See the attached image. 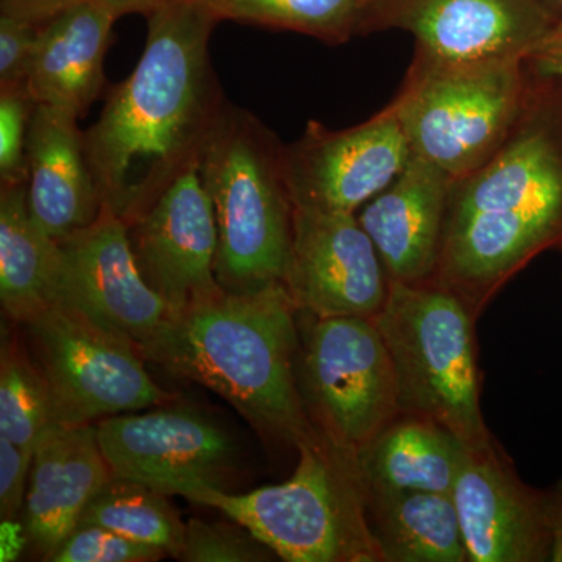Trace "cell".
<instances>
[{"label":"cell","mask_w":562,"mask_h":562,"mask_svg":"<svg viewBox=\"0 0 562 562\" xmlns=\"http://www.w3.org/2000/svg\"><path fill=\"white\" fill-rule=\"evenodd\" d=\"M139 350L216 392L268 441L297 450L316 435L297 383L299 310L284 284L171 312Z\"/></svg>","instance_id":"3"},{"label":"cell","mask_w":562,"mask_h":562,"mask_svg":"<svg viewBox=\"0 0 562 562\" xmlns=\"http://www.w3.org/2000/svg\"><path fill=\"white\" fill-rule=\"evenodd\" d=\"M528 81L525 58L462 65L414 58L391 105L413 155L458 179L502 146L522 111Z\"/></svg>","instance_id":"7"},{"label":"cell","mask_w":562,"mask_h":562,"mask_svg":"<svg viewBox=\"0 0 562 562\" xmlns=\"http://www.w3.org/2000/svg\"><path fill=\"white\" fill-rule=\"evenodd\" d=\"M297 383L314 428L353 452L401 414L375 317L299 312Z\"/></svg>","instance_id":"9"},{"label":"cell","mask_w":562,"mask_h":562,"mask_svg":"<svg viewBox=\"0 0 562 562\" xmlns=\"http://www.w3.org/2000/svg\"><path fill=\"white\" fill-rule=\"evenodd\" d=\"M41 29L31 22L0 16V88L27 85Z\"/></svg>","instance_id":"30"},{"label":"cell","mask_w":562,"mask_h":562,"mask_svg":"<svg viewBox=\"0 0 562 562\" xmlns=\"http://www.w3.org/2000/svg\"><path fill=\"white\" fill-rule=\"evenodd\" d=\"M27 85L0 88V187L27 183V136L33 110Z\"/></svg>","instance_id":"29"},{"label":"cell","mask_w":562,"mask_h":562,"mask_svg":"<svg viewBox=\"0 0 562 562\" xmlns=\"http://www.w3.org/2000/svg\"><path fill=\"white\" fill-rule=\"evenodd\" d=\"M528 66L543 76L562 80V21H557L546 38L527 57Z\"/></svg>","instance_id":"33"},{"label":"cell","mask_w":562,"mask_h":562,"mask_svg":"<svg viewBox=\"0 0 562 562\" xmlns=\"http://www.w3.org/2000/svg\"><path fill=\"white\" fill-rule=\"evenodd\" d=\"M87 0H0V16L46 25Z\"/></svg>","instance_id":"32"},{"label":"cell","mask_w":562,"mask_h":562,"mask_svg":"<svg viewBox=\"0 0 562 562\" xmlns=\"http://www.w3.org/2000/svg\"><path fill=\"white\" fill-rule=\"evenodd\" d=\"M543 503L552 539L550 562H562V480L543 491Z\"/></svg>","instance_id":"34"},{"label":"cell","mask_w":562,"mask_h":562,"mask_svg":"<svg viewBox=\"0 0 562 562\" xmlns=\"http://www.w3.org/2000/svg\"><path fill=\"white\" fill-rule=\"evenodd\" d=\"M469 450L452 431L427 417L398 414L358 450L368 494L427 491L452 494Z\"/></svg>","instance_id":"21"},{"label":"cell","mask_w":562,"mask_h":562,"mask_svg":"<svg viewBox=\"0 0 562 562\" xmlns=\"http://www.w3.org/2000/svg\"><path fill=\"white\" fill-rule=\"evenodd\" d=\"M79 525H98L133 541L160 547L172 558H179L187 527L168 495L116 475L88 503Z\"/></svg>","instance_id":"24"},{"label":"cell","mask_w":562,"mask_h":562,"mask_svg":"<svg viewBox=\"0 0 562 562\" xmlns=\"http://www.w3.org/2000/svg\"><path fill=\"white\" fill-rule=\"evenodd\" d=\"M61 249L33 221L27 183L0 187V302L10 321L24 324L57 302Z\"/></svg>","instance_id":"22"},{"label":"cell","mask_w":562,"mask_h":562,"mask_svg":"<svg viewBox=\"0 0 562 562\" xmlns=\"http://www.w3.org/2000/svg\"><path fill=\"white\" fill-rule=\"evenodd\" d=\"M99 442L113 475L166 495L198 487L227 491L238 469L231 432L190 406L120 414L98 422Z\"/></svg>","instance_id":"11"},{"label":"cell","mask_w":562,"mask_h":562,"mask_svg":"<svg viewBox=\"0 0 562 562\" xmlns=\"http://www.w3.org/2000/svg\"><path fill=\"white\" fill-rule=\"evenodd\" d=\"M217 21L290 31L328 44H344L360 32L368 0H201Z\"/></svg>","instance_id":"25"},{"label":"cell","mask_w":562,"mask_h":562,"mask_svg":"<svg viewBox=\"0 0 562 562\" xmlns=\"http://www.w3.org/2000/svg\"><path fill=\"white\" fill-rule=\"evenodd\" d=\"M114 21L87 0L43 25L27 80L33 102L83 117L105 87L103 61Z\"/></svg>","instance_id":"20"},{"label":"cell","mask_w":562,"mask_h":562,"mask_svg":"<svg viewBox=\"0 0 562 562\" xmlns=\"http://www.w3.org/2000/svg\"><path fill=\"white\" fill-rule=\"evenodd\" d=\"M22 325L54 422L94 424L172 401L147 372L135 342L79 310L55 302Z\"/></svg>","instance_id":"8"},{"label":"cell","mask_w":562,"mask_h":562,"mask_svg":"<svg viewBox=\"0 0 562 562\" xmlns=\"http://www.w3.org/2000/svg\"><path fill=\"white\" fill-rule=\"evenodd\" d=\"M143 279L171 312L221 294L213 205L192 168L179 177L138 221L128 225Z\"/></svg>","instance_id":"15"},{"label":"cell","mask_w":562,"mask_h":562,"mask_svg":"<svg viewBox=\"0 0 562 562\" xmlns=\"http://www.w3.org/2000/svg\"><path fill=\"white\" fill-rule=\"evenodd\" d=\"M476 319L462 299L436 281H391L375 316L394 368L401 414L438 422L471 452L495 441L482 409Z\"/></svg>","instance_id":"6"},{"label":"cell","mask_w":562,"mask_h":562,"mask_svg":"<svg viewBox=\"0 0 562 562\" xmlns=\"http://www.w3.org/2000/svg\"><path fill=\"white\" fill-rule=\"evenodd\" d=\"M297 452L286 482L247 494L198 487L183 497L225 514L286 562H383L357 452L319 430Z\"/></svg>","instance_id":"5"},{"label":"cell","mask_w":562,"mask_h":562,"mask_svg":"<svg viewBox=\"0 0 562 562\" xmlns=\"http://www.w3.org/2000/svg\"><path fill=\"white\" fill-rule=\"evenodd\" d=\"M33 453L0 436V516L7 522L24 508Z\"/></svg>","instance_id":"31"},{"label":"cell","mask_w":562,"mask_h":562,"mask_svg":"<svg viewBox=\"0 0 562 562\" xmlns=\"http://www.w3.org/2000/svg\"><path fill=\"white\" fill-rule=\"evenodd\" d=\"M217 22L201 0H168L151 13L138 65L83 132L103 206L127 225L198 168L227 105L210 57Z\"/></svg>","instance_id":"1"},{"label":"cell","mask_w":562,"mask_h":562,"mask_svg":"<svg viewBox=\"0 0 562 562\" xmlns=\"http://www.w3.org/2000/svg\"><path fill=\"white\" fill-rule=\"evenodd\" d=\"M233 522V520H232ZM272 550L241 525L191 519L177 560L187 562L271 561Z\"/></svg>","instance_id":"27"},{"label":"cell","mask_w":562,"mask_h":562,"mask_svg":"<svg viewBox=\"0 0 562 562\" xmlns=\"http://www.w3.org/2000/svg\"><path fill=\"white\" fill-rule=\"evenodd\" d=\"M165 557L168 553L160 547L133 541L98 525H79L47 561L150 562L160 561Z\"/></svg>","instance_id":"28"},{"label":"cell","mask_w":562,"mask_h":562,"mask_svg":"<svg viewBox=\"0 0 562 562\" xmlns=\"http://www.w3.org/2000/svg\"><path fill=\"white\" fill-rule=\"evenodd\" d=\"M550 249L562 250V80L530 68L509 135L450 184L435 281L480 317L517 272Z\"/></svg>","instance_id":"2"},{"label":"cell","mask_w":562,"mask_h":562,"mask_svg":"<svg viewBox=\"0 0 562 562\" xmlns=\"http://www.w3.org/2000/svg\"><path fill=\"white\" fill-rule=\"evenodd\" d=\"M369 525L383 562H469L452 494H368Z\"/></svg>","instance_id":"23"},{"label":"cell","mask_w":562,"mask_h":562,"mask_svg":"<svg viewBox=\"0 0 562 562\" xmlns=\"http://www.w3.org/2000/svg\"><path fill=\"white\" fill-rule=\"evenodd\" d=\"M54 422L46 382L25 346L3 339L0 358V436L33 453Z\"/></svg>","instance_id":"26"},{"label":"cell","mask_w":562,"mask_h":562,"mask_svg":"<svg viewBox=\"0 0 562 562\" xmlns=\"http://www.w3.org/2000/svg\"><path fill=\"white\" fill-rule=\"evenodd\" d=\"M552 14L554 21H562V0H538Z\"/></svg>","instance_id":"36"},{"label":"cell","mask_w":562,"mask_h":562,"mask_svg":"<svg viewBox=\"0 0 562 562\" xmlns=\"http://www.w3.org/2000/svg\"><path fill=\"white\" fill-rule=\"evenodd\" d=\"M538 0H368L360 32L402 31L425 61L525 58L554 24Z\"/></svg>","instance_id":"10"},{"label":"cell","mask_w":562,"mask_h":562,"mask_svg":"<svg viewBox=\"0 0 562 562\" xmlns=\"http://www.w3.org/2000/svg\"><path fill=\"white\" fill-rule=\"evenodd\" d=\"M452 180L438 166L412 155L401 176L358 211L391 281H435Z\"/></svg>","instance_id":"18"},{"label":"cell","mask_w":562,"mask_h":562,"mask_svg":"<svg viewBox=\"0 0 562 562\" xmlns=\"http://www.w3.org/2000/svg\"><path fill=\"white\" fill-rule=\"evenodd\" d=\"M77 121L68 111L36 103L29 127V211L57 241L87 228L103 209Z\"/></svg>","instance_id":"19"},{"label":"cell","mask_w":562,"mask_h":562,"mask_svg":"<svg viewBox=\"0 0 562 562\" xmlns=\"http://www.w3.org/2000/svg\"><path fill=\"white\" fill-rule=\"evenodd\" d=\"M91 2L120 20L127 14H143V16L149 18L151 13L160 10L168 0H91Z\"/></svg>","instance_id":"35"},{"label":"cell","mask_w":562,"mask_h":562,"mask_svg":"<svg viewBox=\"0 0 562 562\" xmlns=\"http://www.w3.org/2000/svg\"><path fill=\"white\" fill-rule=\"evenodd\" d=\"M111 476L113 472L99 442L98 424L52 422L33 450L22 508V535L29 546L49 560L76 530L88 503Z\"/></svg>","instance_id":"17"},{"label":"cell","mask_w":562,"mask_h":562,"mask_svg":"<svg viewBox=\"0 0 562 562\" xmlns=\"http://www.w3.org/2000/svg\"><path fill=\"white\" fill-rule=\"evenodd\" d=\"M284 286L299 312L375 317L391 279L358 214L295 209Z\"/></svg>","instance_id":"13"},{"label":"cell","mask_w":562,"mask_h":562,"mask_svg":"<svg viewBox=\"0 0 562 562\" xmlns=\"http://www.w3.org/2000/svg\"><path fill=\"white\" fill-rule=\"evenodd\" d=\"M286 146L250 111L227 102L198 171L217 228V283L231 294L284 284L295 205Z\"/></svg>","instance_id":"4"},{"label":"cell","mask_w":562,"mask_h":562,"mask_svg":"<svg viewBox=\"0 0 562 562\" xmlns=\"http://www.w3.org/2000/svg\"><path fill=\"white\" fill-rule=\"evenodd\" d=\"M61 271L57 302L143 346L171 313L140 276L128 225L106 206L83 231L58 241Z\"/></svg>","instance_id":"14"},{"label":"cell","mask_w":562,"mask_h":562,"mask_svg":"<svg viewBox=\"0 0 562 562\" xmlns=\"http://www.w3.org/2000/svg\"><path fill=\"white\" fill-rule=\"evenodd\" d=\"M452 497L469 562H550L543 491L520 479L497 442L469 450Z\"/></svg>","instance_id":"16"},{"label":"cell","mask_w":562,"mask_h":562,"mask_svg":"<svg viewBox=\"0 0 562 562\" xmlns=\"http://www.w3.org/2000/svg\"><path fill=\"white\" fill-rule=\"evenodd\" d=\"M284 155L295 209L357 214L401 176L413 151L390 103L344 131L308 122Z\"/></svg>","instance_id":"12"}]
</instances>
